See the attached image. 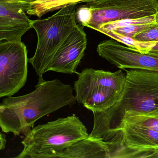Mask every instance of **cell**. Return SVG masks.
<instances>
[{
    "label": "cell",
    "mask_w": 158,
    "mask_h": 158,
    "mask_svg": "<svg viewBox=\"0 0 158 158\" xmlns=\"http://www.w3.org/2000/svg\"><path fill=\"white\" fill-rule=\"evenodd\" d=\"M100 141L110 158H158V117L127 116Z\"/></svg>",
    "instance_id": "obj_3"
},
{
    "label": "cell",
    "mask_w": 158,
    "mask_h": 158,
    "mask_svg": "<svg viewBox=\"0 0 158 158\" xmlns=\"http://www.w3.org/2000/svg\"><path fill=\"white\" fill-rule=\"evenodd\" d=\"M21 1H23L26 2H34L36 1L37 0H21Z\"/></svg>",
    "instance_id": "obj_20"
},
{
    "label": "cell",
    "mask_w": 158,
    "mask_h": 158,
    "mask_svg": "<svg viewBox=\"0 0 158 158\" xmlns=\"http://www.w3.org/2000/svg\"><path fill=\"white\" fill-rule=\"evenodd\" d=\"M93 16V9L86 5H82L76 9V19L77 24L87 27L90 23Z\"/></svg>",
    "instance_id": "obj_17"
},
{
    "label": "cell",
    "mask_w": 158,
    "mask_h": 158,
    "mask_svg": "<svg viewBox=\"0 0 158 158\" xmlns=\"http://www.w3.org/2000/svg\"><path fill=\"white\" fill-rule=\"evenodd\" d=\"M73 0H37L30 2L26 11L27 14L39 18L50 12L60 10L72 4Z\"/></svg>",
    "instance_id": "obj_14"
},
{
    "label": "cell",
    "mask_w": 158,
    "mask_h": 158,
    "mask_svg": "<svg viewBox=\"0 0 158 158\" xmlns=\"http://www.w3.org/2000/svg\"><path fill=\"white\" fill-rule=\"evenodd\" d=\"M156 23H149L135 24L126 27H121L116 29L114 32L123 35L133 38L136 35L145 29L156 24Z\"/></svg>",
    "instance_id": "obj_16"
},
{
    "label": "cell",
    "mask_w": 158,
    "mask_h": 158,
    "mask_svg": "<svg viewBox=\"0 0 158 158\" xmlns=\"http://www.w3.org/2000/svg\"><path fill=\"white\" fill-rule=\"evenodd\" d=\"M29 2L21 0H0V41H22L33 28V20L26 15Z\"/></svg>",
    "instance_id": "obj_10"
},
{
    "label": "cell",
    "mask_w": 158,
    "mask_h": 158,
    "mask_svg": "<svg viewBox=\"0 0 158 158\" xmlns=\"http://www.w3.org/2000/svg\"><path fill=\"white\" fill-rule=\"evenodd\" d=\"M74 88L60 79L45 80L39 77L34 91L26 95L8 97L0 104V126L2 132L15 136L27 135L35 123L44 116L76 102Z\"/></svg>",
    "instance_id": "obj_1"
},
{
    "label": "cell",
    "mask_w": 158,
    "mask_h": 158,
    "mask_svg": "<svg viewBox=\"0 0 158 158\" xmlns=\"http://www.w3.org/2000/svg\"><path fill=\"white\" fill-rule=\"evenodd\" d=\"M126 71L124 85L117 101L106 110L93 112L94 125L89 138L100 140L127 116L158 117V72Z\"/></svg>",
    "instance_id": "obj_2"
},
{
    "label": "cell",
    "mask_w": 158,
    "mask_h": 158,
    "mask_svg": "<svg viewBox=\"0 0 158 158\" xmlns=\"http://www.w3.org/2000/svg\"><path fill=\"white\" fill-rule=\"evenodd\" d=\"M74 89L77 102L93 112L111 107L119 98L124 85L126 74L121 69L115 72L86 68L78 73Z\"/></svg>",
    "instance_id": "obj_6"
},
{
    "label": "cell",
    "mask_w": 158,
    "mask_h": 158,
    "mask_svg": "<svg viewBox=\"0 0 158 158\" xmlns=\"http://www.w3.org/2000/svg\"><path fill=\"white\" fill-rule=\"evenodd\" d=\"M28 59L22 41H0V98L18 92L27 80Z\"/></svg>",
    "instance_id": "obj_7"
},
{
    "label": "cell",
    "mask_w": 158,
    "mask_h": 158,
    "mask_svg": "<svg viewBox=\"0 0 158 158\" xmlns=\"http://www.w3.org/2000/svg\"><path fill=\"white\" fill-rule=\"evenodd\" d=\"M156 23L155 15L135 19H125L107 22L99 25L95 30L102 33L104 31H114L121 27H126L135 24Z\"/></svg>",
    "instance_id": "obj_15"
},
{
    "label": "cell",
    "mask_w": 158,
    "mask_h": 158,
    "mask_svg": "<svg viewBox=\"0 0 158 158\" xmlns=\"http://www.w3.org/2000/svg\"><path fill=\"white\" fill-rule=\"evenodd\" d=\"M155 19H156V22L157 24H158V10L157 13L155 14Z\"/></svg>",
    "instance_id": "obj_21"
},
{
    "label": "cell",
    "mask_w": 158,
    "mask_h": 158,
    "mask_svg": "<svg viewBox=\"0 0 158 158\" xmlns=\"http://www.w3.org/2000/svg\"><path fill=\"white\" fill-rule=\"evenodd\" d=\"M6 143H7V140H6L5 135L2 132H1V134H0V149H4L6 147Z\"/></svg>",
    "instance_id": "obj_18"
},
{
    "label": "cell",
    "mask_w": 158,
    "mask_h": 158,
    "mask_svg": "<svg viewBox=\"0 0 158 158\" xmlns=\"http://www.w3.org/2000/svg\"><path fill=\"white\" fill-rule=\"evenodd\" d=\"M84 27L77 24L74 31L59 49L47 68V72L53 71L61 73H78L77 69L87 45Z\"/></svg>",
    "instance_id": "obj_11"
},
{
    "label": "cell",
    "mask_w": 158,
    "mask_h": 158,
    "mask_svg": "<svg viewBox=\"0 0 158 158\" xmlns=\"http://www.w3.org/2000/svg\"><path fill=\"white\" fill-rule=\"evenodd\" d=\"M104 0H87L85 2L86 3H94V2H99L102 1Z\"/></svg>",
    "instance_id": "obj_19"
},
{
    "label": "cell",
    "mask_w": 158,
    "mask_h": 158,
    "mask_svg": "<svg viewBox=\"0 0 158 158\" xmlns=\"http://www.w3.org/2000/svg\"><path fill=\"white\" fill-rule=\"evenodd\" d=\"M89 135L76 114L58 118L33 127L22 141L23 149L15 158H57L65 149Z\"/></svg>",
    "instance_id": "obj_4"
},
{
    "label": "cell",
    "mask_w": 158,
    "mask_h": 158,
    "mask_svg": "<svg viewBox=\"0 0 158 158\" xmlns=\"http://www.w3.org/2000/svg\"><path fill=\"white\" fill-rule=\"evenodd\" d=\"M77 4L66 5L45 19L33 20V28L37 35V45L35 54L28 59V62L39 77L47 73L55 54L77 26Z\"/></svg>",
    "instance_id": "obj_5"
},
{
    "label": "cell",
    "mask_w": 158,
    "mask_h": 158,
    "mask_svg": "<svg viewBox=\"0 0 158 158\" xmlns=\"http://www.w3.org/2000/svg\"><path fill=\"white\" fill-rule=\"evenodd\" d=\"M98 54L120 69H140L158 72V55L140 53L114 39L101 42Z\"/></svg>",
    "instance_id": "obj_9"
},
{
    "label": "cell",
    "mask_w": 158,
    "mask_h": 158,
    "mask_svg": "<svg viewBox=\"0 0 158 158\" xmlns=\"http://www.w3.org/2000/svg\"><path fill=\"white\" fill-rule=\"evenodd\" d=\"M102 34L115 40L130 48L140 53L158 55V41H140L133 38L123 35L114 31H104Z\"/></svg>",
    "instance_id": "obj_13"
},
{
    "label": "cell",
    "mask_w": 158,
    "mask_h": 158,
    "mask_svg": "<svg viewBox=\"0 0 158 158\" xmlns=\"http://www.w3.org/2000/svg\"><path fill=\"white\" fill-rule=\"evenodd\" d=\"M57 158H110V155L105 142L87 137L65 149Z\"/></svg>",
    "instance_id": "obj_12"
},
{
    "label": "cell",
    "mask_w": 158,
    "mask_h": 158,
    "mask_svg": "<svg viewBox=\"0 0 158 158\" xmlns=\"http://www.w3.org/2000/svg\"><path fill=\"white\" fill-rule=\"evenodd\" d=\"M93 9V16L87 27L95 30L107 22L135 19L156 14L158 0H104L85 4Z\"/></svg>",
    "instance_id": "obj_8"
}]
</instances>
